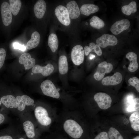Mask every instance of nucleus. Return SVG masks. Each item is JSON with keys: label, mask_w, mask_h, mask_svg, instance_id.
Wrapping results in <instances>:
<instances>
[{"label": "nucleus", "mask_w": 139, "mask_h": 139, "mask_svg": "<svg viewBox=\"0 0 139 139\" xmlns=\"http://www.w3.org/2000/svg\"><path fill=\"white\" fill-rule=\"evenodd\" d=\"M63 126L65 132L70 136L74 139L79 138L83 132L81 126L73 119H69L66 120Z\"/></svg>", "instance_id": "f257e3e1"}, {"label": "nucleus", "mask_w": 139, "mask_h": 139, "mask_svg": "<svg viewBox=\"0 0 139 139\" xmlns=\"http://www.w3.org/2000/svg\"><path fill=\"white\" fill-rule=\"evenodd\" d=\"M34 107V115L38 123L44 127L50 125L52 120L47 108L41 106H37Z\"/></svg>", "instance_id": "f03ea898"}, {"label": "nucleus", "mask_w": 139, "mask_h": 139, "mask_svg": "<svg viewBox=\"0 0 139 139\" xmlns=\"http://www.w3.org/2000/svg\"><path fill=\"white\" fill-rule=\"evenodd\" d=\"M40 88L43 93L46 95L57 99L60 97L58 90L52 82L49 80L43 81L41 84Z\"/></svg>", "instance_id": "7ed1b4c3"}, {"label": "nucleus", "mask_w": 139, "mask_h": 139, "mask_svg": "<svg viewBox=\"0 0 139 139\" xmlns=\"http://www.w3.org/2000/svg\"><path fill=\"white\" fill-rule=\"evenodd\" d=\"M55 15L59 21L63 24L68 26L71 21L67 8L62 5L58 6L55 10Z\"/></svg>", "instance_id": "20e7f679"}, {"label": "nucleus", "mask_w": 139, "mask_h": 139, "mask_svg": "<svg viewBox=\"0 0 139 139\" xmlns=\"http://www.w3.org/2000/svg\"><path fill=\"white\" fill-rule=\"evenodd\" d=\"M94 98L100 108L105 110L110 107L112 99L108 94L103 92H98L94 95Z\"/></svg>", "instance_id": "39448f33"}, {"label": "nucleus", "mask_w": 139, "mask_h": 139, "mask_svg": "<svg viewBox=\"0 0 139 139\" xmlns=\"http://www.w3.org/2000/svg\"><path fill=\"white\" fill-rule=\"evenodd\" d=\"M113 68L112 64L103 61L98 65L96 72L94 75V77L97 81L101 80L104 77L105 74L111 72Z\"/></svg>", "instance_id": "423d86ee"}, {"label": "nucleus", "mask_w": 139, "mask_h": 139, "mask_svg": "<svg viewBox=\"0 0 139 139\" xmlns=\"http://www.w3.org/2000/svg\"><path fill=\"white\" fill-rule=\"evenodd\" d=\"M118 40L114 36L108 34H103L98 38L96 42L100 47L105 48L108 46H114L118 43Z\"/></svg>", "instance_id": "0eeeda50"}, {"label": "nucleus", "mask_w": 139, "mask_h": 139, "mask_svg": "<svg viewBox=\"0 0 139 139\" xmlns=\"http://www.w3.org/2000/svg\"><path fill=\"white\" fill-rule=\"evenodd\" d=\"M84 52L82 47L80 45L74 46L71 53V57L73 63L79 65L82 63L84 60Z\"/></svg>", "instance_id": "6e6552de"}, {"label": "nucleus", "mask_w": 139, "mask_h": 139, "mask_svg": "<svg viewBox=\"0 0 139 139\" xmlns=\"http://www.w3.org/2000/svg\"><path fill=\"white\" fill-rule=\"evenodd\" d=\"M2 18L3 24L6 26L9 25L12 21V16L11 8L9 3L4 2L1 7Z\"/></svg>", "instance_id": "1a4fd4ad"}, {"label": "nucleus", "mask_w": 139, "mask_h": 139, "mask_svg": "<svg viewBox=\"0 0 139 139\" xmlns=\"http://www.w3.org/2000/svg\"><path fill=\"white\" fill-rule=\"evenodd\" d=\"M16 98L18 104L17 109L20 112L24 111L27 107L33 106L34 104V100L26 95L17 96Z\"/></svg>", "instance_id": "9d476101"}, {"label": "nucleus", "mask_w": 139, "mask_h": 139, "mask_svg": "<svg viewBox=\"0 0 139 139\" xmlns=\"http://www.w3.org/2000/svg\"><path fill=\"white\" fill-rule=\"evenodd\" d=\"M130 25L127 19H123L116 22L111 26L110 30L114 34L117 35L128 29Z\"/></svg>", "instance_id": "9b49d317"}, {"label": "nucleus", "mask_w": 139, "mask_h": 139, "mask_svg": "<svg viewBox=\"0 0 139 139\" xmlns=\"http://www.w3.org/2000/svg\"><path fill=\"white\" fill-rule=\"evenodd\" d=\"M122 79L121 74L119 72H117L111 76H107L103 78L101 83L104 85H115L120 84Z\"/></svg>", "instance_id": "f8f14e48"}, {"label": "nucleus", "mask_w": 139, "mask_h": 139, "mask_svg": "<svg viewBox=\"0 0 139 139\" xmlns=\"http://www.w3.org/2000/svg\"><path fill=\"white\" fill-rule=\"evenodd\" d=\"M19 61L21 64H23L26 70L30 69L33 67L35 64V59L31 57L30 54L28 53H24L20 57Z\"/></svg>", "instance_id": "ddd939ff"}, {"label": "nucleus", "mask_w": 139, "mask_h": 139, "mask_svg": "<svg viewBox=\"0 0 139 139\" xmlns=\"http://www.w3.org/2000/svg\"><path fill=\"white\" fill-rule=\"evenodd\" d=\"M54 70L53 65L50 63L44 66L36 65L32 67V69L33 73L35 74L40 73L44 76L50 75L53 72Z\"/></svg>", "instance_id": "4468645a"}, {"label": "nucleus", "mask_w": 139, "mask_h": 139, "mask_svg": "<svg viewBox=\"0 0 139 139\" xmlns=\"http://www.w3.org/2000/svg\"><path fill=\"white\" fill-rule=\"evenodd\" d=\"M23 127L26 136L29 139L34 138L36 136V132L33 122L30 120H26L23 123Z\"/></svg>", "instance_id": "2eb2a0df"}, {"label": "nucleus", "mask_w": 139, "mask_h": 139, "mask_svg": "<svg viewBox=\"0 0 139 139\" xmlns=\"http://www.w3.org/2000/svg\"><path fill=\"white\" fill-rule=\"evenodd\" d=\"M2 103L6 108L10 109H17L18 104L16 97L11 95L2 97L0 99Z\"/></svg>", "instance_id": "dca6fc26"}, {"label": "nucleus", "mask_w": 139, "mask_h": 139, "mask_svg": "<svg viewBox=\"0 0 139 139\" xmlns=\"http://www.w3.org/2000/svg\"><path fill=\"white\" fill-rule=\"evenodd\" d=\"M46 5L45 1L39 0L34 4L33 7L34 12L36 16L40 19L44 16L46 12Z\"/></svg>", "instance_id": "f3484780"}, {"label": "nucleus", "mask_w": 139, "mask_h": 139, "mask_svg": "<svg viewBox=\"0 0 139 139\" xmlns=\"http://www.w3.org/2000/svg\"><path fill=\"white\" fill-rule=\"evenodd\" d=\"M67 8L70 16L72 19L78 18L80 15V10L78 6L75 1H72L67 3Z\"/></svg>", "instance_id": "a211bd4d"}, {"label": "nucleus", "mask_w": 139, "mask_h": 139, "mask_svg": "<svg viewBox=\"0 0 139 139\" xmlns=\"http://www.w3.org/2000/svg\"><path fill=\"white\" fill-rule=\"evenodd\" d=\"M126 57L130 62L128 68V70L131 72L136 71L138 67L137 54L133 52H130L126 54Z\"/></svg>", "instance_id": "6ab92c4d"}, {"label": "nucleus", "mask_w": 139, "mask_h": 139, "mask_svg": "<svg viewBox=\"0 0 139 139\" xmlns=\"http://www.w3.org/2000/svg\"><path fill=\"white\" fill-rule=\"evenodd\" d=\"M99 10V7L93 4H86L82 5L80 8V12L81 14L86 16H89L91 14L97 12Z\"/></svg>", "instance_id": "aec40b11"}, {"label": "nucleus", "mask_w": 139, "mask_h": 139, "mask_svg": "<svg viewBox=\"0 0 139 139\" xmlns=\"http://www.w3.org/2000/svg\"><path fill=\"white\" fill-rule=\"evenodd\" d=\"M40 34L38 32H33L31 34V39L27 43V48L30 50L36 47L40 42Z\"/></svg>", "instance_id": "412c9836"}, {"label": "nucleus", "mask_w": 139, "mask_h": 139, "mask_svg": "<svg viewBox=\"0 0 139 139\" xmlns=\"http://www.w3.org/2000/svg\"><path fill=\"white\" fill-rule=\"evenodd\" d=\"M58 69L59 73L63 75L66 73L68 70L67 59L65 55L60 56L59 59Z\"/></svg>", "instance_id": "4be33fe9"}, {"label": "nucleus", "mask_w": 139, "mask_h": 139, "mask_svg": "<svg viewBox=\"0 0 139 139\" xmlns=\"http://www.w3.org/2000/svg\"><path fill=\"white\" fill-rule=\"evenodd\" d=\"M48 44L52 51L55 52L58 46V40L56 34L52 33L50 34L48 37Z\"/></svg>", "instance_id": "5701e85b"}, {"label": "nucleus", "mask_w": 139, "mask_h": 139, "mask_svg": "<svg viewBox=\"0 0 139 139\" xmlns=\"http://www.w3.org/2000/svg\"><path fill=\"white\" fill-rule=\"evenodd\" d=\"M121 10L124 14L127 15H130L132 13H135L137 10L136 2L133 1L128 5L123 6L121 7Z\"/></svg>", "instance_id": "b1692460"}, {"label": "nucleus", "mask_w": 139, "mask_h": 139, "mask_svg": "<svg viewBox=\"0 0 139 139\" xmlns=\"http://www.w3.org/2000/svg\"><path fill=\"white\" fill-rule=\"evenodd\" d=\"M129 120L131 126L135 131H139V112L135 111L130 116Z\"/></svg>", "instance_id": "393cba45"}, {"label": "nucleus", "mask_w": 139, "mask_h": 139, "mask_svg": "<svg viewBox=\"0 0 139 139\" xmlns=\"http://www.w3.org/2000/svg\"><path fill=\"white\" fill-rule=\"evenodd\" d=\"M10 5L11 12L16 16L18 14L21 6V2L20 0H10Z\"/></svg>", "instance_id": "a878e982"}, {"label": "nucleus", "mask_w": 139, "mask_h": 139, "mask_svg": "<svg viewBox=\"0 0 139 139\" xmlns=\"http://www.w3.org/2000/svg\"><path fill=\"white\" fill-rule=\"evenodd\" d=\"M90 25L92 27L97 29H100L105 26L104 21L98 17L94 16L90 20Z\"/></svg>", "instance_id": "bb28decb"}, {"label": "nucleus", "mask_w": 139, "mask_h": 139, "mask_svg": "<svg viewBox=\"0 0 139 139\" xmlns=\"http://www.w3.org/2000/svg\"><path fill=\"white\" fill-rule=\"evenodd\" d=\"M128 106L126 110L128 112L138 111L139 110V99L136 98L133 99Z\"/></svg>", "instance_id": "cd10ccee"}, {"label": "nucleus", "mask_w": 139, "mask_h": 139, "mask_svg": "<svg viewBox=\"0 0 139 139\" xmlns=\"http://www.w3.org/2000/svg\"><path fill=\"white\" fill-rule=\"evenodd\" d=\"M108 135L110 139H124L119 132L113 127H111L109 128Z\"/></svg>", "instance_id": "c85d7f7f"}, {"label": "nucleus", "mask_w": 139, "mask_h": 139, "mask_svg": "<svg viewBox=\"0 0 139 139\" xmlns=\"http://www.w3.org/2000/svg\"><path fill=\"white\" fill-rule=\"evenodd\" d=\"M129 84L135 87L138 92H139V79L136 77L130 78L128 80Z\"/></svg>", "instance_id": "c756f323"}, {"label": "nucleus", "mask_w": 139, "mask_h": 139, "mask_svg": "<svg viewBox=\"0 0 139 139\" xmlns=\"http://www.w3.org/2000/svg\"><path fill=\"white\" fill-rule=\"evenodd\" d=\"M6 52L3 48H0V69L2 67L5 59Z\"/></svg>", "instance_id": "7c9ffc66"}, {"label": "nucleus", "mask_w": 139, "mask_h": 139, "mask_svg": "<svg viewBox=\"0 0 139 139\" xmlns=\"http://www.w3.org/2000/svg\"><path fill=\"white\" fill-rule=\"evenodd\" d=\"M18 135L14 133H12L0 136V139H15Z\"/></svg>", "instance_id": "2f4dec72"}, {"label": "nucleus", "mask_w": 139, "mask_h": 139, "mask_svg": "<svg viewBox=\"0 0 139 139\" xmlns=\"http://www.w3.org/2000/svg\"><path fill=\"white\" fill-rule=\"evenodd\" d=\"M94 139H109L108 135L107 133L105 132H103L100 133Z\"/></svg>", "instance_id": "473e14b6"}, {"label": "nucleus", "mask_w": 139, "mask_h": 139, "mask_svg": "<svg viewBox=\"0 0 139 139\" xmlns=\"http://www.w3.org/2000/svg\"><path fill=\"white\" fill-rule=\"evenodd\" d=\"M14 48L18 49L22 51H24L26 50L25 46L23 45H21L17 42H15L13 44Z\"/></svg>", "instance_id": "72a5a7b5"}, {"label": "nucleus", "mask_w": 139, "mask_h": 139, "mask_svg": "<svg viewBox=\"0 0 139 139\" xmlns=\"http://www.w3.org/2000/svg\"><path fill=\"white\" fill-rule=\"evenodd\" d=\"M94 51L98 56H100L102 54V52L100 47L98 45L95 44Z\"/></svg>", "instance_id": "f704fd0d"}, {"label": "nucleus", "mask_w": 139, "mask_h": 139, "mask_svg": "<svg viewBox=\"0 0 139 139\" xmlns=\"http://www.w3.org/2000/svg\"><path fill=\"white\" fill-rule=\"evenodd\" d=\"M95 45V44L93 42H91L90 43L89 48L90 52L92 51L93 50H94Z\"/></svg>", "instance_id": "c9c22d12"}, {"label": "nucleus", "mask_w": 139, "mask_h": 139, "mask_svg": "<svg viewBox=\"0 0 139 139\" xmlns=\"http://www.w3.org/2000/svg\"><path fill=\"white\" fill-rule=\"evenodd\" d=\"M5 117L4 115L0 113V124L2 123L5 121Z\"/></svg>", "instance_id": "e433bc0d"}, {"label": "nucleus", "mask_w": 139, "mask_h": 139, "mask_svg": "<svg viewBox=\"0 0 139 139\" xmlns=\"http://www.w3.org/2000/svg\"><path fill=\"white\" fill-rule=\"evenodd\" d=\"M15 139H27L26 137L24 136H19L18 135Z\"/></svg>", "instance_id": "4c0bfd02"}, {"label": "nucleus", "mask_w": 139, "mask_h": 139, "mask_svg": "<svg viewBox=\"0 0 139 139\" xmlns=\"http://www.w3.org/2000/svg\"><path fill=\"white\" fill-rule=\"evenodd\" d=\"M94 57V56L92 55L91 54V55H90V59H92L93 57Z\"/></svg>", "instance_id": "58836bf2"}, {"label": "nucleus", "mask_w": 139, "mask_h": 139, "mask_svg": "<svg viewBox=\"0 0 139 139\" xmlns=\"http://www.w3.org/2000/svg\"><path fill=\"white\" fill-rule=\"evenodd\" d=\"M133 139H139V136H137L134 137Z\"/></svg>", "instance_id": "ea45409f"}, {"label": "nucleus", "mask_w": 139, "mask_h": 139, "mask_svg": "<svg viewBox=\"0 0 139 139\" xmlns=\"http://www.w3.org/2000/svg\"><path fill=\"white\" fill-rule=\"evenodd\" d=\"M1 104H2V102L0 100V106L1 105Z\"/></svg>", "instance_id": "a19ab883"}]
</instances>
